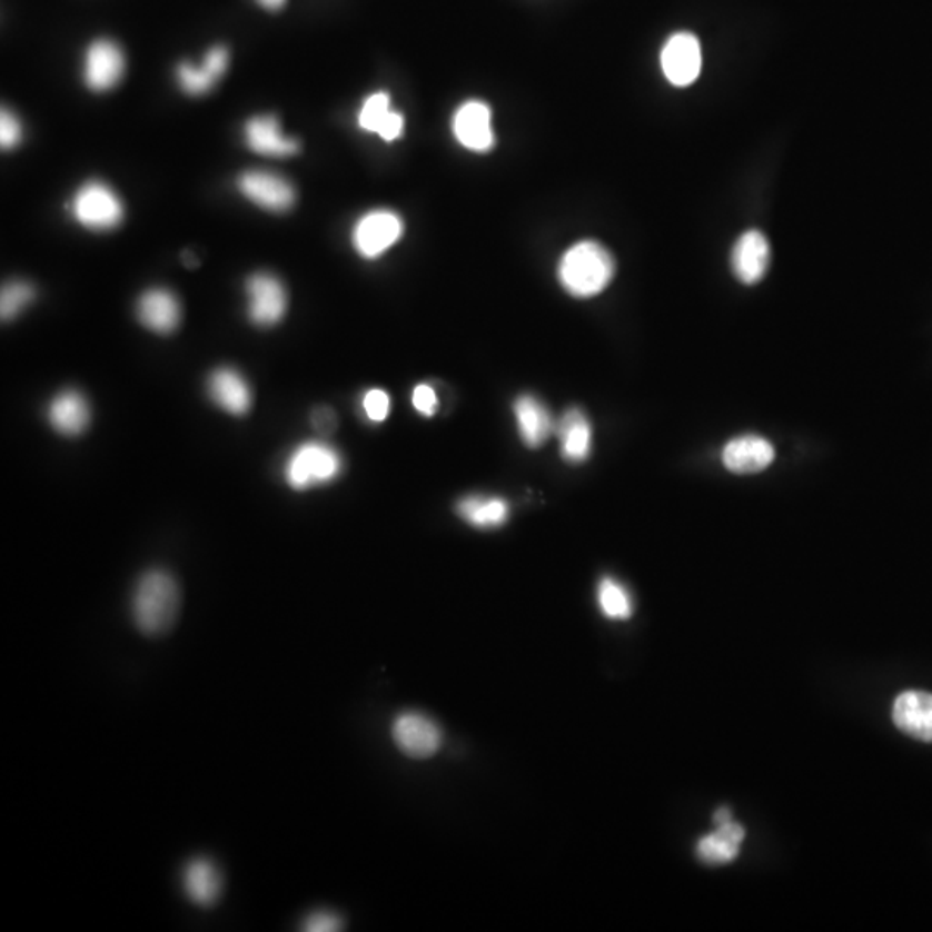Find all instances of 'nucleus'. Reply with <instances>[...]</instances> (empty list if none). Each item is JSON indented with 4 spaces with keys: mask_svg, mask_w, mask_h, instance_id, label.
<instances>
[{
    "mask_svg": "<svg viewBox=\"0 0 932 932\" xmlns=\"http://www.w3.org/2000/svg\"><path fill=\"white\" fill-rule=\"evenodd\" d=\"M180 612V587L170 572L147 571L131 594V618L147 637H159L173 627Z\"/></svg>",
    "mask_w": 932,
    "mask_h": 932,
    "instance_id": "f257e3e1",
    "label": "nucleus"
},
{
    "mask_svg": "<svg viewBox=\"0 0 932 932\" xmlns=\"http://www.w3.org/2000/svg\"><path fill=\"white\" fill-rule=\"evenodd\" d=\"M615 270V259L605 246L596 240H582L559 258V286L572 297L591 299L612 284Z\"/></svg>",
    "mask_w": 932,
    "mask_h": 932,
    "instance_id": "f03ea898",
    "label": "nucleus"
},
{
    "mask_svg": "<svg viewBox=\"0 0 932 932\" xmlns=\"http://www.w3.org/2000/svg\"><path fill=\"white\" fill-rule=\"evenodd\" d=\"M343 456L324 440H308L290 453L284 465V478L294 490L327 486L343 474Z\"/></svg>",
    "mask_w": 932,
    "mask_h": 932,
    "instance_id": "7ed1b4c3",
    "label": "nucleus"
},
{
    "mask_svg": "<svg viewBox=\"0 0 932 932\" xmlns=\"http://www.w3.org/2000/svg\"><path fill=\"white\" fill-rule=\"evenodd\" d=\"M405 234L401 216L390 209L366 212L353 228V246L365 259H377L396 246Z\"/></svg>",
    "mask_w": 932,
    "mask_h": 932,
    "instance_id": "20e7f679",
    "label": "nucleus"
},
{
    "mask_svg": "<svg viewBox=\"0 0 932 932\" xmlns=\"http://www.w3.org/2000/svg\"><path fill=\"white\" fill-rule=\"evenodd\" d=\"M73 215L81 227L89 230H111L123 220V205L111 187L101 181H89L73 199Z\"/></svg>",
    "mask_w": 932,
    "mask_h": 932,
    "instance_id": "39448f33",
    "label": "nucleus"
},
{
    "mask_svg": "<svg viewBox=\"0 0 932 932\" xmlns=\"http://www.w3.org/2000/svg\"><path fill=\"white\" fill-rule=\"evenodd\" d=\"M393 740L409 759L425 760L436 755L443 744L439 725L420 712H405L393 722Z\"/></svg>",
    "mask_w": 932,
    "mask_h": 932,
    "instance_id": "423d86ee",
    "label": "nucleus"
},
{
    "mask_svg": "<svg viewBox=\"0 0 932 932\" xmlns=\"http://www.w3.org/2000/svg\"><path fill=\"white\" fill-rule=\"evenodd\" d=\"M665 78L675 87H687L702 73V46L690 31L674 33L660 54Z\"/></svg>",
    "mask_w": 932,
    "mask_h": 932,
    "instance_id": "0eeeda50",
    "label": "nucleus"
},
{
    "mask_svg": "<svg viewBox=\"0 0 932 932\" xmlns=\"http://www.w3.org/2000/svg\"><path fill=\"white\" fill-rule=\"evenodd\" d=\"M453 136L459 146L472 152H487L496 143L493 128V111L489 105L478 99L463 102L453 116Z\"/></svg>",
    "mask_w": 932,
    "mask_h": 932,
    "instance_id": "6e6552de",
    "label": "nucleus"
},
{
    "mask_svg": "<svg viewBox=\"0 0 932 932\" xmlns=\"http://www.w3.org/2000/svg\"><path fill=\"white\" fill-rule=\"evenodd\" d=\"M249 318L259 327L280 324L287 311L286 287L271 274H256L247 280Z\"/></svg>",
    "mask_w": 932,
    "mask_h": 932,
    "instance_id": "1a4fd4ad",
    "label": "nucleus"
},
{
    "mask_svg": "<svg viewBox=\"0 0 932 932\" xmlns=\"http://www.w3.org/2000/svg\"><path fill=\"white\" fill-rule=\"evenodd\" d=\"M771 266V246L760 230L744 231L731 252L732 274L744 286H755Z\"/></svg>",
    "mask_w": 932,
    "mask_h": 932,
    "instance_id": "9d476101",
    "label": "nucleus"
},
{
    "mask_svg": "<svg viewBox=\"0 0 932 932\" xmlns=\"http://www.w3.org/2000/svg\"><path fill=\"white\" fill-rule=\"evenodd\" d=\"M181 890L199 909H212L224 894V875L208 856H196L181 871Z\"/></svg>",
    "mask_w": 932,
    "mask_h": 932,
    "instance_id": "9b49d317",
    "label": "nucleus"
},
{
    "mask_svg": "<svg viewBox=\"0 0 932 932\" xmlns=\"http://www.w3.org/2000/svg\"><path fill=\"white\" fill-rule=\"evenodd\" d=\"M239 189L249 201L268 211H289L296 202L293 184L268 171H247L239 178Z\"/></svg>",
    "mask_w": 932,
    "mask_h": 932,
    "instance_id": "f8f14e48",
    "label": "nucleus"
},
{
    "mask_svg": "<svg viewBox=\"0 0 932 932\" xmlns=\"http://www.w3.org/2000/svg\"><path fill=\"white\" fill-rule=\"evenodd\" d=\"M125 54L111 40H97L87 49L86 83L96 92H106L123 78Z\"/></svg>",
    "mask_w": 932,
    "mask_h": 932,
    "instance_id": "ddd939ff",
    "label": "nucleus"
},
{
    "mask_svg": "<svg viewBox=\"0 0 932 932\" xmlns=\"http://www.w3.org/2000/svg\"><path fill=\"white\" fill-rule=\"evenodd\" d=\"M893 722L906 736L932 743V694L925 691L900 694L893 705Z\"/></svg>",
    "mask_w": 932,
    "mask_h": 932,
    "instance_id": "4468645a",
    "label": "nucleus"
},
{
    "mask_svg": "<svg viewBox=\"0 0 932 932\" xmlns=\"http://www.w3.org/2000/svg\"><path fill=\"white\" fill-rule=\"evenodd\" d=\"M513 416L518 436L528 449H539L555 434L556 422L536 396H518L517 401L513 403Z\"/></svg>",
    "mask_w": 932,
    "mask_h": 932,
    "instance_id": "2eb2a0df",
    "label": "nucleus"
},
{
    "mask_svg": "<svg viewBox=\"0 0 932 932\" xmlns=\"http://www.w3.org/2000/svg\"><path fill=\"white\" fill-rule=\"evenodd\" d=\"M775 449L765 437L741 436L728 440L722 452V462L732 474H759L772 465Z\"/></svg>",
    "mask_w": 932,
    "mask_h": 932,
    "instance_id": "dca6fc26",
    "label": "nucleus"
},
{
    "mask_svg": "<svg viewBox=\"0 0 932 932\" xmlns=\"http://www.w3.org/2000/svg\"><path fill=\"white\" fill-rule=\"evenodd\" d=\"M555 434L565 462L572 465L587 462L593 453V425L586 413L578 408L567 409L556 422Z\"/></svg>",
    "mask_w": 932,
    "mask_h": 932,
    "instance_id": "f3484780",
    "label": "nucleus"
},
{
    "mask_svg": "<svg viewBox=\"0 0 932 932\" xmlns=\"http://www.w3.org/2000/svg\"><path fill=\"white\" fill-rule=\"evenodd\" d=\"M208 394L218 408L230 415H246L252 406V390L234 368H218L209 375Z\"/></svg>",
    "mask_w": 932,
    "mask_h": 932,
    "instance_id": "a211bd4d",
    "label": "nucleus"
},
{
    "mask_svg": "<svg viewBox=\"0 0 932 932\" xmlns=\"http://www.w3.org/2000/svg\"><path fill=\"white\" fill-rule=\"evenodd\" d=\"M140 324L156 334H171L180 325L181 308L177 296L166 289H151L137 303Z\"/></svg>",
    "mask_w": 932,
    "mask_h": 932,
    "instance_id": "6ab92c4d",
    "label": "nucleus"
},
{
    "mask_svg": "<svg viewBox=\"0 0 932 932\" xmlns=\"http://www.w3.org/2000/svg\"><path fill=\"white\" fill-rule=\"evenodd\" d=\"M90 406L78 390H62L47 408V420L58 434L66 437L80 436L90 424Z\"/></svg>",
    "mask_w": 932,
    "mask_h": 932,
    "instance_id": "aec40b11",
    "label": "nucleus"
},
{
    "mask_svg": "<svg viewBox=\"0 0 932 932\" xmlns=\"http://www.w3.org/2000/svg\"><path fill=\"white\" fill-rule=\"evenodd\" d=\"M244 136L247 146L258 155L287 158L299 152V142L281 133L280 123L275 116H258L247 121Z\"/></svg>",
    "mask_w": 932,
    "mask_h": 932,
    "instance_id": "412c9836",
    "label": "nucleus"
},
{
    "mask_svg": "<svg viewBox=\"0 0 932 932\" xmlns=\"http://www.w3.org/2000/svg\"><path fill=\"white\" fill-rule=\"evenodd\" d=\"M358 123L363 130L377 133L386 142L399 139L405 130V118L401 112L390 109V97L386 92L371 93L363 102Z\"/></svg>",
    "mask_w": 932,
    "mask_h": 932,
    "instance_id": "4be33fe9",
    "label": "nucleus"
},
{
    "mask_svg": "<svg viewBox=\"0 0 932 932\" xmlns=\"http://www.w3.org/2000/svg\"><path fill=\"white\" fill-rule=\"evenodd\" d=\"M459 518L480 531L503 527L509 518V503L502 496H466L456 505Z\"/></svg>",
    "mask_w": 932,
    "mask_h": 932,
    "instance_id": "5701e85b",
    "label": "nucleus"
},
{
    "mask_svg": "<svg viewBox=\"0 0 932 932\" xmlns=\"http://www.w3.org/2000/svg\"><path fill=\"white\" fill-rule=\"evenodd\" d=\"M228 51L225 47H212L206 54L201 68H194L190 65L178 66L177 77L181 90L190 96H202L209 92L216 80L227 71Z\"/></svg>",
    "mask_w": 932,
    "mask_h": 932,
    "instance_id": "b1692460",
    "label": "nucleus"
},
{
    "mask_svg": "<svg viewBox=\"0 0 932 932\" xmlns=\"http://www.w3.org/2000/svg\"><path fill=\"white\" fill-rule=\"evenodd\" d=\"M744 836H746V832L736 822L728 821L725 824H718L717 831L702 837L697 843V856L710 865L732 862L740 855Z\"/></svg>",
    "mask_w": 932,
    "mask_h": 932,
    "instance_id": "393cba45",
    "label": "nucleus"
},
{
    "mask_svg": "<svg viewBox=\"0 0 932 932\" xmlns=\"http://www.w3.org/2000/svg\"><path fill=\"white\" fill-rule=\"evenodd\" d=\"M597 606L609 621H627L632 617L634 605L628 591L621 582L612 577L602 578L597 584Z\"/></svg>",
    "mask_w": 932,
    "mask_h": 932,
    "instance_id": "a878e982",
    "label": "nucleus"
},
{
    "mask_svg": "<svg viewBox=\"0 0 932 932\" xmlns=\"http://www.w3.org/2000/svg\"><path fill=\"white\" fill-rule=\"evenodd\" d=\"M36 299V289L27 281H9L0 294V315L2 320H14L21 311Z\"/></svg>",
    "mask_w": 932,
    "mask_h": 932,
    "instance_id": "bb28decb",
    "label": "nucleus"
},
{
    "mask_svg": "<svg viewBox=\"0 0 932 932\" xmlns=\"http://www.w3.org/2000/svg\"><path fill=\"white\" fill-rule=\"evenodd\" d=\"M363 412L371 424H381L390 413V397L386 390L370 389L363 396Z\"/></svg>",
    "mask_w": 932,
    "mask_h": 932,
    "instance_id": "cd10ccee",
    "label": "nucleus"
},
{
    "mask_svg": "<svg viewBox=\"0 0 932 932\" xmlns=\"http://www.w3.org/2000/svg\"><path fill=\"white\" fill-rule=\"evenodd\" d=\"M343 918L331 910H315L303 921V931L308 932H336L343 931Z\"/></svg>",
    "mask_w": 932,
    "mask_h": 932,
    "instance_id": "c85d7f7f",
    "label": "nucleus"
},
{
    "mask_svg": "<svg viewBox=\"0 0 932 932\" xmlns=\"http://www.w3.org/2000/svg\"><path fill=\"white\" fill-rule=\"evenodd\" d=\"M412 403L416 413L425 416V418H430L439 412V396H437L436 389L428 384H418L413 389Z\"/></svg>",
    "mask_w": 932,
    "mask_h": 932,
    "instance_id": "c756f323",
    "label": "nucleus"
},
{
    "mask_svg": "<svg viewBox=\"0 0 932 932\" xmlns=\"http://www.w3.org/2000/svg\"><path fill=\"white\" fill-rule=\"evenodd\" d=\"M23 137V127H21L18 116L12 115L9 109H2L0 115V143L2 149H12L18 146Z\"/></svg>",
    "mask_w": 932,
    "mask_h": 932,
    "instance_id": "7c9ffc66",
    "label": "nucleus"
},
{
    "mask_svg": "<svg viewBox=\"0 0 932 932\" xmlns=\"http://www.w3.org/2000/svg\"><path fill=\"white\" fill-rule=\"evenodd\" d=\"M313 422H315L316 427L320 428V430L330 432V428H334V425H336V416H334L330 409H318L315 413Z\"/></svg>",
    "mask_w": 932,
    "mask_h": 932,
    "instance_id": "2f4dec72",
    "label": "nucleus"
},
{
    "mask_svg": "<svg viewBox=\"0 0 932 932\" xmlns=\"http://www.w3.org/2000/svg\"><path fill=\"white\" fill-rule=\"evenodd\" d=\"M715 824H725V822L732 821L731 812L727 809H721L717 813H715V817H713Z\"/></svg>",
    "mask_w": 932,
    "mask_h": 932,
    "instance_id": "473e14b6",
    "label": "nucleus"
},
{
    "mask_svg": "<svg viewBox=\"0 0 932 932\" xmlns=\"http://www.w3.org/2000/svg\"><path fill=\"white\" fill-rule=\"evenodd\" d=\"M258 2L262 6V8L271 9V11L280 9L281 6L286 4V0H258Z\"/></svg>",
    "mask_w": 932,
    "mask_h": 932,
    "instance_id": "72a5a7b5",
    "label": "nucleus"
},
{
    "mask_svg": "<svg viewBox=\"0 0 932 932\" xmlns=\"http://www.w3.org/2000/svg\"><path fill=\"white\" fill-rule=\"evenodd\" d=\"M184 262H186L187 266H190V268L197 266L196 258H194V255H190V252L189 255H184Z\"/></svg>",
    "mask_w": 932,
    "mask_h": 932,
    "instance_id": "f704fd0d",
    "label": "nucleus"
}]
</instances>
